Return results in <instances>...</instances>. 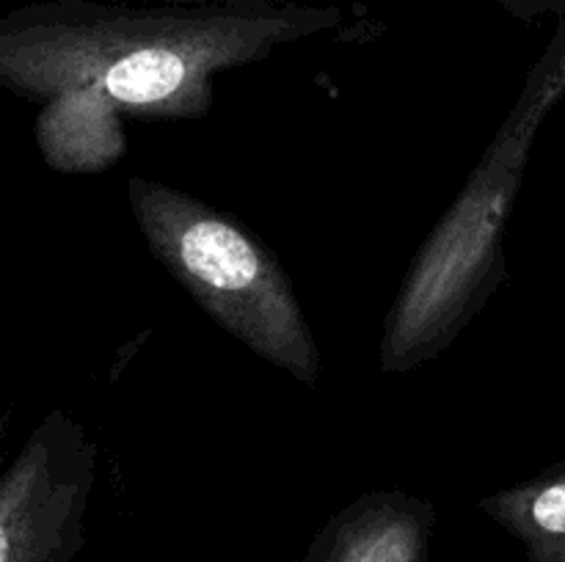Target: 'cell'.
Segmentation results:
<instances>
[{"instance_id":"6da1fadb","label":"cell","mask_w":565,"mask_h":562,"mask_svg":"<svg viewBox=\"0 0 565 562\" xmlns=\"http://www.w3.org/2000/svg\"><path fill=\"white\" fill-rule=\"evenodd\" d=\"M340 6L75 3L39 0L0 20V86L39 105L36 141L53 169L103 171L125 152L116 116L196 121L215 77L287 44L334 33Z\"/></svg>"},{"instance_id":"7a4b0ae2","label":"cell","mask_w":565,"mask_h":562,"mask_svg":"<svg viewBox=\"0 0 565 562\" xmlns=\"http://www.w3.org/2000/svg\"><path fill=\"white\" fill-rule=\"evenodd\" d=\"M143 242L218 328L301 386H318L320 347L290 273L241 220L152 176L127 180Z\"/></svg>"},{"instance_id":"277c9868","label":"cell","mask_w":565,"mask_h":562,"mask_svg":"<svg viewBox=\"0 0 565 562\" xmlns=\"http://www.w3.org/2000/svg\"><path fill=\"white\" fill-rule=\"evenodd\" d=\"M97 483V441L50 411L0 477V562H75Z\"/></svg>"},{"instance_id":"52a82bcc","label":"cell","mask_w":565,"mask_h":562,"mask_svg":"<svg viewBox=\"0 0 565 562\" xmlns=\"http://www.w3.org/2000/svg\"><path fill=\"white\" fill-rule=\"evenodd\" d=\"M497 6L522 22H539L544 17H565V0H494Z\"/></svg>"},{"instance_id":"5b68a950","label":"cell","mask_w":565,"mask_h":562,"mask_svg":"<svg viewBox=\"0 0 565 562\" xmlns=\"http://www.w3.org/2000/svg\"><path fill=\"white\" fill-rule=\"evenodd\" d=\"M436 523L439 510L425 496L367 490L318 529L298 562H430Z\"/></svg>"},{"instance_id":"8992f818","label":"cell","mask_w":565,"mask_h":562,"mask_svg":"<svg viewBox=\"0 0 565 562\" xmlns=\"http://www.w3.org/2000/svg\"><path fill=\"white\" fill-rule=\"evenodd\" d=\"M478 510L522 545L527 562H565V463L483 496Z\"/></svg>"},{"instance_id":"3957f363","label":"cell","mask_w":565,"mask_h":562,"mask_svg":"<svg viewBox=\"0 0 565 562\" xmlns=\"http://www.w3.org/2000/svg\"><path fill=\"white\" fill-rule=\"evenodd\" d=\"M522 149H527V138L511 130L505 160L497 149L491 152L486 169L475 174L417 257L381 336L384 372H408L447 350L505 279L502 229L522 174V165L513 171L508 165Z\"/></svg>"},{"instance_id":"ba28073f","label":"cell","mask_w":565,"mask_h":562,"mask_svg":"<svg viewBox=\"0 0 565 562\" xmlns=\"http://www.w3.org/2000/svg\"><path fill=\"white\" fill-rule=\"evenodd\" d=\"M75 3H158V6H232V9H257L285 0H75Z\"/></svg>"}]
</instances>
